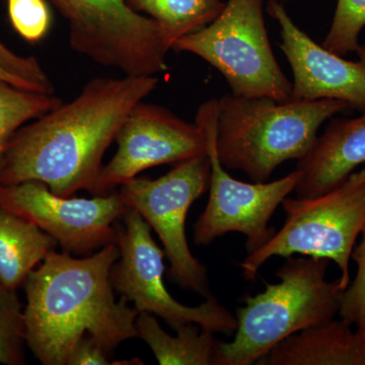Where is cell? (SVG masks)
<instances>
[{
    "mask_svg": "<svg viewBox=\"0 0 365 365\" xmlns=\"http://www.w3.org/2000/svg\"><path fill=\"white\" fill-rule=\"evenodd\" d=\"M267 11L279 24V48L294 73L290 101H342L349 109L365 112V43L357 50L359 59L351 61L314 42L278 0H269Z\"/></svg>",
    "mask_w": 365,
    "mask_h": 365,
    "instance_id": "4fadbf2b",
    "label": "cell"
},
{
    "mask_svg": "<svg viewBox=\"0 0 365 365\" xmlns=\"http://www.w3.org/2000/svg\"><path fill=\"white\" fill-rule=\"evenodd\" d=\"M119 259L112 268L111 281L117 292L126 297L139 313L155 314L173 330L187 324H197L213 333L230 336L237 329V319L215 297L210 295L198 307L177 302L163 282L165 252L151 237V227L134 209L116 223Z\"/></svg>",
    "mask_w": 365,
    "mask_h": 365,
    "instance_id": "30bf717a",
    "label": "cell"
},
{
    "mask_svg": "<svg viewBox=\"0 0 365 365\" xmlns=\"http://www.w3.org/2000/svg\"><path fill=\"white\" fill-rule=\"evenodd\" d=\"M135 327L138 338L150 346L160 365H216L215 333L197 324L180 327L177 335L170 336L153 314L139 313Z\"/></svg>",
    "mask_w": 365,
    "mask_h": 365,
    "instance_id": "e0dca14e",
    "label": "cell"
},
{
    "mask_svg": "<svg viewBox=\"0 0 365 365\" xmlns=\"http://www.w3.org/2000/svg\"><path fill=\"white\" fill-rule=\"evenodd\" d=\"M361 235L351 255L357 265L356 276L343 292L338 313L340 319L355 327H365V228Z\"/></svg>",
    "mask_w": 365,
    "mask_h": 365,
    "instance_id": "603a6c76",
    "label": "cell"
},
{
    "mask_svg": "<svg viewBox=\"0 0 365 365\" xmlns=\"http://www.w3.org/2000/svg\"><path fill=\"white\" fill-rule=\"evenodd\" d=\"M277 271L279 283L246 295L237 311L234 340L217 341L216 365L255 364L289 336L326 323L339 313L344 292L339 278L326 279L328 259L294 258Z\"/></svg>",
    "mask_w": 365,
    "mask_h": 365,
    "instance_id": "277c9868",
    "label": "cell"
},
{
    "mask_svg": "<svg viewBox=\"0 0 365 365\" xmlns=\"http://www.w3.org/2000/svg\"><path fill=\"white\" fill-rule=\"evenodd\" d=\"M62 102L54 93L26 90L0 81V165L16 132Z\"/></svg>",
    "mask_w": 365,
    "mask_h": 365,
    "instance_id": "d6986e66",
    "label": "cell"
},
{
    "mask_svg": "<svg viewBox=\"0 0 365 365\" xmlns=\"http://www.w3.org/2000/svg\"><path fill=\"white\" fill-rule=\"evenodd\" d=\"M0 81H6V83H11V85L19 86V88H26V90L36 91L35 88L25 79L19 78V76H14L9 71H6L4 66H0ZM41 93V91H40Z\"/></svg>",
    "mask_w": 365,
    "mask_h": 365,
    "instance_id": "d4e9b609",
    "label": "cell"
},
{
    "mask_svg": "<svg viewBox=\"0 0 365 365\" xmlns=\"http://www.w3.org/2000/svg\"><path fill=\"white\" fill-rule=\"evenodd\" d=\"M7 7L14 30L28 42H39L49 32L52 16L45 0H7Z\"/></svg>",
    "mask_w": 365,
    "mask_h": 365,
    "instance_id": "7402d4cb",
    "label": "cell"
},
{
    "mask_svg": "<svg viewBox=\"0 0 365 365\" xmlns=\"http://www.w3.org/2000/svg\"><path fill=\"white\" fill-rule=\"evenodd\" d=\"M25 317L16 290L0 283V364H23Z\"/></svg>",
    "mask_w": 365,
    "mask_h": 365,
    "instance_id": "ffe728a7",
    "label": "cell"
},
{
    "mask_svg": "<svg viewBox=\"0 0 365 365\" xmlns=\"http://www.w3.org/2000/svg\"><path fill=\"white\" fill-rule=\"evenodd\" d=\"M111 353L95 338L86 334L72 348L66 365H143L141 359L118 360L109 359Z\"/></svg>",
    "mask_w": 365,
    "mask_h": 365,
    "instance_id": "cb8c5ba5",
    "label": "cell"
},
{
    "mask_svg": "<svg viewBox=\"0 0 365 365\" xmlns=\"http://www.w3.org/2000/svg\"><path fill=\"white\" fill-rule=\"evenodd\" d=\"M364 28L365 0H338L332 25L322 45L343 57L356 53Z\"/></svg>",
    "mask_w": 365,
    "mask_h": 365,
    "instance_id": "44dd1931",
    "label": "cell"
},
{
    "mask_svg": "<svg viewBox=\"0 0 365 365\" xmlns=\"http://www.w3.org/2000/svg\"><path fill=\"white\" fill-rule=\"evenodd\" d=\"M132 9L153 19L160 26L168 47L184 36L200 30L220 16L222 0H127Z\"/></svg>",
    "mask_w": 365,
    "mask_h": 365,
    "instance_id": "ac0fdd59",
    "label": "cell"
},
{
    "mask_svg": "<svg viewBox=\"0 0 365 365\" xmlns=\"http://www.w3.org/2000/svg\"><path fill=\"white\" fill-rule=\"evenodd\" d=\"M0 207L35 223L64 253L81 256L116 242L115 225L130 209L118 192L72 198L56 195L38 181L0 185Z\"/></svg>",
    "mask_w": 365,
    "mask_h": 365,
    "instance_id": "8fae6325",
    "label": "cell"
},
{
    "mask_svg": "<svg viewBox=\"0 0 365 365\" xmlns=\"http://www.w3.org/2000/svg\"><path fill=\"white\" fill-rule=\"evenodd\" d=\"M278 1H284V2H287V1H289V0H278Z\"/></svg>",
    "mask_w": 365,
    "mask_h": 365,
    "instance_id": "484cf974",
    "label": "cell"
},
{
    "mask_svg": "<svg viewBox=\"0 0 365 365\" xmlns=\"http://www.w3.org/2000/svg\"><path fill=\"white\" fill-rule=\"evenodd\" d=\"M208 155L178 163L165 176L133 178L119 187L118 194L137 211L162 241L170 262L169 277L182 289L210 297L207 270L190 251L186 220L192 204L209 186Z\"/></svg>",
    "mask_w": 365,
    "mask_h": 365,
    "instance_id": "ba28073f",
    "label": "cell"
},
{
    "mask_svg": "<svg viewBox=\"0 0 365 365\" xmlns=\"http://www.w3.org/2000/svg\"><path fill=\"white\" fill-rule=\"evenodd\" d=\"M263 4L264 0H227L212 23L184 36L172 50L205 60L222 74L237 97L290 101L292 83L274 56Z\"/></svg>",
    "mask_w": 365,
    "mask_h": 365,
    "instance_id": "8992f818",
    "label": "cell"
},
{
    "mask_svg": "<svg viewBox=\"0 0 365 365\" xmlns=\"http://www.w3.org/2000/svg\"><path fill=\"white\" fill-rule=\"evenodd\" d=\"M120 252L116 242L93 256L47 255L25 281L26 344L44 365H66L72 348L86 334L110 353L138 338L139 312L122 297L116 302L111 272Z\"/></svg>",
    "mask_w": 365,
    "mask_h": 365,
    "instance_id": "7a4b0ae2",
    "label": "cell"
},
{
    "mask_svg": "<svg viewBox=\"0 0 365 365\" xmlns=\"http://www.w3.org/2000/svg\"><path fill=\"white\" fill-rule=\"evenodd\" d=\"M281 205L287 215L284 225L239 264L242 277L255 282L269 259L299 254L335 262L345 290L351 282L352 252L365 228V168L327 193L312 198L287 197Z\"/></svg>",
    "mask_w": 365,
    "mask_h": 365,
    "instance_id": "5b68a950",
    "label": "cell"
},
{
    "mask_svg": "<svg viewBox=\"0 0 365 365\" xmlns=\"http://www.w3.org/2000/svg\"><path fill=\"white\" fill-rule=\"evenodd\" d=\"M256 364L365 365V327L330 319L289 336Z\"/></svg>",
    "mask_w": 365,
    "mask_h": 365,
    "instance_id": "9a60e30c",
    "label": "cell"
},
{
    "mask_svg": "<svg viewBox=\"0 0 365 365\" xmlns=\"http://www.w3.org/2000/svg\"><path fill=\"white\" fill-rule=\"evenodd\" d=\"M365 163V112L355 118H331L313 148L299 160L297 198L327 193Z\"/></svg>",
    "mask_w": 365,
    "mask_h": 365,
    "instance_id": "5bb4252c",
    "label": "cell"
},
{
    "mask_svg": "<svg viewBox=\"0 0 365 365\" xmlns=\"http://www.w3.org/2000/svg\"><path fill=\"white\" fill-rule=\"evenodd\" d=\"M57 244L35 223L0 207V283L16 290Z\"/></svg>",
    "mask_w": 365,
    "mask_h": 365,
    "instance_id": "2e32d148",
    "label": "cell"
},
{
    "mask_svg": "<svg viewBox=\"0 0 365 365\" xmlns=\"http://www.w3.org/2000/svg\"><path fill=\"white\" fill-rule=\"evenodd\" d=\"M218 100L211 98L197 112L196 123L207 137L210 160V193L207 206L194 225V242L198 246L211 244L228 232L246 235L248 253L260 249L276 234L268 223L278 206L292 193L300 179L295 170L271 182H246L234 179L225 170L216 151Z\"/></svg>",
    "mask_w": 365,
    "mask_h": 365,
    "instance_id": "9c48e42d",
    "label": "cell"
},
{
    "mask_svg": "<svg viewBox=\"0 0 365 365\" xmlns=\"http://www.w3.org/2000/svg\"><path fill=\"white\" fill-rule=\"evenodd\" d=\"M68 24L74 51L124 76L167 71L170 48L153 19L127 0H50Z\"/></svg>",
    "mask_w": 365,
    "mask_h": 365,
    "instance_id": "52a82bcc",
    "label": "cell"
},
{
    "mask_svg": "<svg viewBox=\"0 0 365 365\" xmlns=\"http://www.w3.org/2000/svg\"><path fill=\"white\" fill-rule=\"evenodd\" d=\"M158 85L157 76L91 79L71 102L16 132L0 165V185L38 181L58 196L79 190L93 195L106 151Z\"/></svg>",
    "mask_w": 365,
    "mask_h": 365,
    "instance_id": "6da1fadb",
    "label": "cell"
},
{
    "mask_svg": "<svg viewBox=\"0 0 365 365\" xmlns=\"http://www.w3.org/2000/svg\"><path fill=\"white\" fill-rule=\"evenodd\" d=\"M349 109L337 100L277 102L225 95L218 100L216 151L223 167L264 182L283 163L302 160L319 127Z\"/></svg>",
    "mask_w": 365,
    "mask_h": 365,
    "instance_id": "3957f363",
    "label": "cell"
},
{
    "mask_svg": "<svg viewBox=\"0 0 365 365\" xmlns=\"http://www.w3.org/2000/svg\"><path fill=\"white\" fill-rule=\"evenodd\" d=\"M115 141L116 155L101 170L93 196L107 195L150 168L207 153V137L200 125L143 101L129 113Z\"/></svg>",
    "mask_w": 365,
    "mask_h": 365,
    "instance_id": "7c38bea8",
    "label": "cell"
}]
</instances>
